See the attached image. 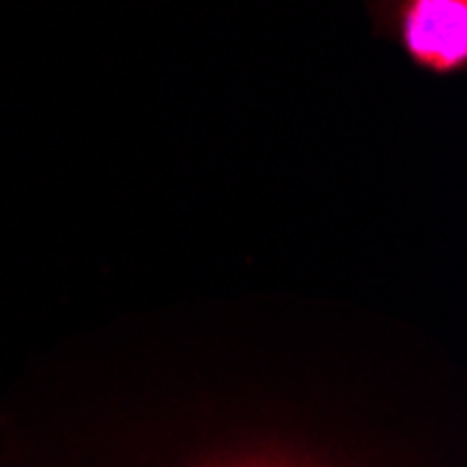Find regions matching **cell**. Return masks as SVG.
Returning <instances> with one entry per match:
<instances>
[{"instance_id": "6da1fadb", "label": "cell", "mask_w": 467, "mask_h": 467, "mask_svg": "<svg viewBox=\"0 0 467 467\" xmlns=\"http://www.w3.org/2000/svg\"><path fill=\"white\" fill-rule=\"evenodd\" d=\"M378 34L392 36L429 73L467 67V0H369Z\"/></svg>"}, {"instance_id": "7a4b0ae2", "label": "cell", "mask_w": 467, "mask_h": 467, "mask_svg": "<svg viewBox=\"0 0 467 467\" xmlns=\"http://www.w3.org/2000/svg\"><path fill=\"white\" fill-rule=\"evenodd\" d=\"M219 467H314V464H306V462H296V459H288V456H249V459H241V462H230V464H219Z\"/></svg>"}]
</instances>
